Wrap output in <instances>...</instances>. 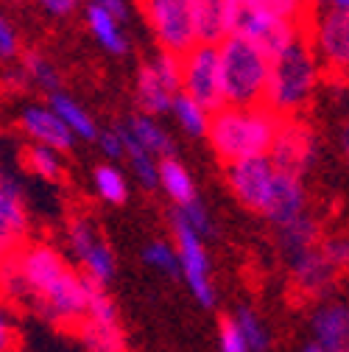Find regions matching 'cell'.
Returning <instances> with one entry per match:
<instances>
[{
	"mask_svg": "<svg viewBox=\"0 0 349 352\" xmlns=\"http://www.w3.org/2000/svg\"><path fill=\"white\" fill-rule=\"evenodd\" d=\"M274 165L269 162V157H251V160H240L227 165V185L232 190V196L238 199L240 207L251 210V212H263L271 185H274Z\"/></svg>",
	"mask_w": 349,
	"mask_h": 352,
	"instance_id": "obj_13",
	"label": "cell"
},
{
	"mask_svg": "<svg viewBox=\"0 0 349 352\" xmlns=\"http://www.w3.org/2000/svg\"><path fill=\"white\" fill-rule=\"evenodd\" d=\"M232 322H235V327L240 330V336H243L249 352H269V349H271V333H269L266 322L260 319L257 311H251V307L243 305V307H238V311H235Z\"/></svg>",
	"mask_w": 349,
	"mask_h": 352,
	"instance_id": "obj_29",
	"label": "cell"
},
{
	"mask_svg": "<svg viewBox=\"0 0 349 352\" xmlns=\"http://www.w3.org/2000/svg\"><path fill=\"white\" fill-rule=\"evenodd\" d=\"M23 76H25V84H34L39 90H45L48 96L62 90L59 87V70L56 65L39 51H25L23 54V65H20Z\"/></svg>",
	"mask_w": 349,
	"mask_h": 352,
	"instance_id": "obj_27",
	"label": "cell"
},
{
	"mask_svg": "<svg viewBox=\"0 0 349 352\" xmlns=\"http://www.w3.org/2000/svg\"><path fill=\"white\" fill-rule=\"evenodd\" d=\"M31 215L23 196V188L14 176L0 173V257L17 252L28 243Z\"/></svg>",
	"mask_w": 349,
	"mask_h": 352,
	"instance_id": "obj_14",
	"label": "cell"
},
{
	"mask_svg": "<svg viewBox=\"0 0 349 352\" xmlns=\"http://www.w3.org/2000/svg\"><path fill=\"white\" fill-rule=\"evenodd\" d=\"M240 6L274 14L299 28H308V23L313 20V0H240Z\"/></svg>",
	"mask_w": 349,
	"mask_h": 352,
	"instance_id": "obj_25",
	"label": "cell"
},
{
	"mask_svg": "<svg viewBox=\"0 0 349 352\" xmlns=\"http://www.w3.org/2000/svg\"><path fill=\"white\" fill-rule=\"evenodd\" d=\"M277 126H280V118L263 104L221 107L210 115V126L204 138L210 140L218 160L224 165H232L251 157H266Z\"/></svg>",
	"mask_w": 349,
	"mask_h": 352,
	"instance_id": "obj_1",
	"label": "cell"
},
{
	"mask_svg": "<svg viewBox=\"0 0 349 352\" xmlns=\"http://www.w3.org/2000/svg\"><path fill=\"white\" fill-rule=\"evenodd\" d=\"M93 188L95 193L109 201V204H123L126 196H128V182H126V176L123 170L115 165V162H106V165H98L93 170Z\"/></svg>",
	"mask_w": 349,
	"mask_h": 352,
	"instance_id": "obj_30",
	"label": "cell"
},
{
	"mask_svg": "<svg viewBox=\"0 0 349 352\" xmlns=\"http://www.w3.org/2000/svg\"><path fill=\"white\" fill-rule=\"evenodd\" d=\"M25 165L45 182H59L65 176V160L59 151L45 148V146H28L25 148Z\"/></svg>",
	"mask_w": 349,
	"mask_h": 352,
	"instance_id": "obj_31",
	"label": "cell"
},
{
	"mask_svg": "<svg viewBox=\"0 0 349 352\" xmlns=\"http://www.w3.org/2000/svg\"><path fill=\"white\" fill-rule=\"evenodd\" d=\"M277 243H280L285 260L299 254V252H304V249L319 246V221L311 212L296 218V221H291V224L277 230Z\"/></svg>",
	"mask_w": 349,
	"mask_h": 352,
	"instance_id": "obj_24",
	"label": "cell"
},
{
	"mask_svg": "<svg viewBox=\"0 0 349 352\" xmlns=\"http://www.w3.org/2000/svg\"><path fill=\"white\" fill-rule=\"evenodd\" d=\"M218 352H249L240 330L235 327L232 316H224L218 322Z\"/></svg>",
	"mask_w": 349,
	"mask_h": 352,
	"instance_id": "obj_34",
	"label": "cell"
},
{
	"mask_svg": "<svg viewBox=\"0 0 349 352\" xmlns=\"http://www.w3.org/2000/svg\"><path fill=\"white\" fill-rule=\"evenodd\" d=\"M311 341L322 352H349V311L344 299H324L311 314Z\"/></svg>",
	"mask_w": 349,
	"mask_h": 352,
	"instance_id": "obj_16",
	"label": "cell"
},
{
	"mask_svg": "<svg viewBox=\"0 0 349 352\" xmlns=\"http://www.w3.org/2000/svg\"><path fill=\"white\" fill-rule=\"evenodd\" d=\"M36 6L51 17H70L81 6V0H36Z\"/></svg>",
	"mask_w": 349,
	"mask_h": 352,
	"instance_id": "obj_39",
	"label": "cell"
},
{
	"mask_svg": "<svg viewBox=\"0 0 349 352\" xmlns=\"http://www.w3.org/2000/svg\"><path fill=\"white\" fill-rule=\"evenodd\" d=\"M123 131L132 138L135 146H140L146 154H151L154 160H165V157H177V148H173V138L170 131L159 123V118H151V115H132L126 120Z\"/></svg>",
	"mask_w": 349,
	"mask_h": 352,
	"instance_id": "obj_20",
	"label": "cell"
},
{
	"mask_svg": "<svg viewBox=\"0 0 349 352\" xmlns=\"http://www.w3.org/2000/svg\"><path fill=\"white\" fill-rule=\"evenodd\" d=\"M157 188H162L165 196L177 207H182V204L196 199L193 176H190V170L177 157H165V160L157 162Z\"/></svg>",
	"mask_w": 349,
	"mask_h": 352,
	"instance_id": "obj_23",
	"label": "cell"
},
{
	"mask_svg": "<svg viewBox=\"0 0 349 352\" xmlns=\"http://www.w3.org/2000/svg\"><path fill=\"white\" fill-rule=\"evenodd\" d=\"M302 352H322V349H319V346H316L313 341H308V344H304V346H302Z\"/></svg>",
	"mask_w": 349,
	"mask_h": 352,
	"instance_id": "obj_42",
	"label": "cell"
},
{
	"mask_svg": "<svg viewBox=\"0 0 349 352\" xmlns=\"http://www.w3.org/2000/svg\"><path fill=\"white\" fill-rule=\"evenodd\" d=\"M269 162L274 170L302 176L308 173L319 157V138L308 120L302 118H280L274 140L269 146Z\"/></svg>",
	"mask_w": 349,
	"mask_h": 352,
	"instance_id": "obj_10",
	"label": "cell"
},
{
	"mask_svg": "<svg viewBox=\"0 0 349 352\" xmlns=\"http://www.w3.org/2000/svg\"><path fill=\"white\" fill-rule=\"evenodd\" d=\"M308 28L311 36L304 39H308L322 70H333L344 76L349 67V12H335L324 6L316 14V20L308 23Z\"/></svg>",
	"mask_w": 349,
	"mask_h": 352,
	"instance_id": "obj_11",
	"label": "cell"
},
{
	"mask_svg": "<svg viewBox=\"0 0 349 352\" xmlns=\"http://www.w3.org/2000/svg\"><path fill=\"white\" fill-rule=\"evenodd\" d=\"M17 126L25 138L34 140V146H45L59 154L76 146V138L70 135L67 126L56 118V112L48 104H28L17 118Z\"/></svg>",
	"mask_w": 349,
	"mask_h": 352,
	"instance_id": "obj_18",
	"label": "cell"
},
{
	"mask_svg": "<svg viewBox=\"0 0 349 352\" xmlns=\"http://www.w3.org/2000/svg\"><path fill=\"white\" fill-rule=\"evenodd\" d=\"M179 81L182 93L201 104L207 112L227 107L221 87V62H218V45L196 42L190 51L179 56Z\"/></svg>",
	"mask_w": 349,
	"mask_h": 352,
	"instance_id": "obj_6",
	"label": "cell"
},
{
	"mask_svg": "<svg viewBox=\"0 0 349 352\" xmlns=\"http://www.w3.org/2000/svg\"><path fill=\"white\" fill-rule=\"evenodd\" d=\"M182 93L179 81V56L157 51L140 70L135 84V101L143 115L159 118L170 109V101Z\"/></svg>",
	"mask_w": 349,
	"mask_h": 352,
	"instance_id": "obj_9",
	"label": "cell"
},
{
	"mask_svg": "<svg viewBox=\"0 0 349 352\" xmlns=\"http://www.w3.org/2000/svg\"><path fill=\"white\" fill-rule=\"evenodd\" d=\"M87 6H95V9H104L109 12L112 17H117L120 23L128 17V0H81Z\"/></svg>",
	"mask_w": 349,
	"mask_h": 352,
	"instance_id": "obj_40",
	"label": "cell"
},
{
	"mask_svg": "<svg viewBox=\"0 0 349 352\" xmlns=\"http://www.w3.org/2000/svg\"><path fill=\"white\" fill-rule=\"evenodd\" d=\"M173 215H177L188 230H193L196 235H201V238L212 235V215H210V210L204 207V201L199 196L193 201L182 204V207H173Z\"/></svg>",
	"mask_w": 349,
	"mask_h": 352,
	"instance_id": "obj_33",
	"label": "cell"
},
{
	"mask_svg": "<svg viewBox=\"0 0 349 352\" xmlns=\"http://www.w3.org/2000/svg\"><path fill=\"white\" fill-rule=\"evenodd\" d=\"M20 56V36H17V28L12 25V20L0 12V59H14Z\"/></svg>",
	"mask_w": 349,
	"mask_h": 352,
	"instance_id": "obj_36",
	"label": "cell"
},
{
	"mask_svg": "<svg viewBox=\"0 0 349 352\" xmlns=\"http://www.w3.org/2000/svg\"><path fill=\"white\" fill-rule=\"evenodd\" d=\"M322 84V65L313 56L308 39H296L291 48L271 59L263 107L277 118H299Z\"/></svg>",
	"mask_w": 349,
	"mask_h": 352,
	"instance_id": "obj_2",
	"label": "cell"
},
{
	"mask_svg": "<svg viewBox=\"0 0 349 352\" xmlns=\"http://www.w3.org/2000/svg\"><path fill=\"white\" fill-rule=\"evenodd\" d=\"M120 138H123V160L128 162V168H132L135 173V182L143 188V190H157V162L151 154H146L140 146L132 143V138L123 131L120 126Z\"/></svg>",
	"mask_w": 349,
	"mask_h": 352,
	"instance_id": "obj_28",
	"label": "cell"
},
{
	"mask_svg": "<svg viewBox=\"0 0 349 352\" xmlns=\"http://www.w3.org/2000/svg\"><path fill=\"white\" fill-rule=\"evenodd\" d=\"M235 34L243 36L246 42L257 51H263L269 59L280 56L285 48H291L296 39L304 36V28L288 23V20H280L274 14H266V12H257V9H249V6H240V14H238V23H235Z\"/></svg>",
	"mask_w": 349,
	"mask_h": 352,
	"instance_id": "obj_12",
	"label": "cell"
},
{
	"mask_svg": "<svg viewBox=\"0 0 349 352\" xmlns=\"http://www.w3.org/2000/svg\"><path fill=\"white\" fill-rule=\"evenodd\" d=\"M240 14V0H193V31L196 42L221 45L235 34V23Z\"/></svg>",
	"mask_w": 349,
	"mask_h": 352,
	"instance_id": "obj_17",
	"label": "cell"
},
{
	"mask_svg": "<svg viewBox=\"0 0 349 352\" xmlns=\"http://www.w3.org/2000/svg\"><path fill=\"white\" fill-rule=\"evenodd\" d=\"M324 6L335 12H349V0H324Z\"/></svg>",
	"mask_w": 349,
	"mask_h": 352,
	"instance_id": "obj_41",
	"label": "cell"
},
{
	"mask_svg": "<svg viewBox=\"0 0 349 352\" xmlns=\"http://www.w3.org/2000/svg\"><path fill=\"white\" fill-rule=\"evenodd\" d=\"M319 249H322V254L333 263V266H335L338 272H344V269H346V260H349V243H346V238H344V235H338V238H327V241H319Z\"/></svg>",
	"mask_w": 349,
	"mask_h": 352,
	"instance_id": "obj_37",
	"label": "cell"
},
{
	"mask_svg": "<svg viewBox=\"0 0 349 352\" xmlns=\"http://www.w3.org/2000/svg\"><path fill=\"white\" fill-rule=\"evenodd\" d=\"M76 336L84 352H128L126 333L120 324V311L106 288L93 285L90 302H87V316L76 327Z\"/></svg>",
	"mask_w": 349,
	"mask_h": 352,
	"instance_id": "obj_8",
	"label": "cell"
},
{
	"mask_svg": "<svg viewBox=\"0 0 349 352\" xmlns=\"http://www.w3.org/2000/svg\"><path fill=\"white\" fill-rule=\"evenodd\" d=\"M0 352H17V319L3 302H0Z\"/></svg>",
	"mask_w": 349,
	"mask_h": 352,
	"instance_id": "obj_35",
	"label": "cell"
},
{
	"mask_svg": "<svg viewBox=\"0 0 349 352\" xmlns=\"http://www.w3.org/2000/svg\"><path fill=\"white\" fill-rule=\"evenodd\" d=\"M221 62V87L227 107H257L263 104L271 59L257 51L251 42L232 34L218 45Z\"/></svg>",
	"mask_w": 349,
	"mask_h": 352,
	"instance_id": "obj_3",
	"label": "cell"
},
{
	"mask_svg": "<svg viewBox=\"0 0 349 352\" xmlns=\"http://www.w3.org/2000/svg\"><path fill=\"white\" fill-rule=\"evenodd\" d=\"M65 238H67L70 254L78 263V272L90 283L106 288L117 274V260H115L112 246L98 232V224L90 215H73L67 221Z\"/></svg>",
	"mask_w": 349,
	"mask_h": 352,
	"instance_id": "obj_4",
	"label": "cell"
},
{
	"mask_svg": "<svg viewBox=\"0 0 349 352\" xmlns=\"http://www.w3.org/2000/svg\"><path fill=\"white\" fill-rule=\"evenodd\" d=\"M48 107L56 112V118L67 126V131L76 140H87V143L98 140V123L73 96H67L65 90H56L48 96Z\"/></svg>",
	"mask_w": 349,
	"mask_h": 352,
	"instance_id": "obj_21",
	"label": "cell"
},
{
	"mask_svg": "<svg viewBox=\"0 0 349 352\" xmlns=\"http://www.w3.org/2000/svg\"><path fill=\"white\" fill-rule=\"evenodd\" d=\"M288 272H291V283L293 288L302 294V296H311V299H319V296H327L335 283H338V269L333 263L322 254L319 246L313 249H304L293 257H288Z\"/></svg>",
	"mask_w": 349,
	"mask_h": 352,
	"instance_id": "obj_15",
	"label": "cell"
},
{
	"mask_svg": "<svg viewBox=\"0 0 349 352\" xmlns=\"http://www.w3.org/2000/svg\"><path fill=\"white\" fill-rule=\"evenodd\" d=\"M260 215H263L269 224H274L277 230L296 221L302 215H308V190L302 185V176H291V173L277 170L269 201Z\"/></svg>",
	"mask_w": 349,
	"mask_h": 352,
	"instance_id": "obj_19",
	"label": "cell"
},
{
	"mask_svg": "<svg viewBox=\"0 0 349 352\" xmlns=\"http://www.w3.org/2000/svg\"><path fill=\"white\" fill-rule=\"evenodd\" d=\"M143 260H146L148 269H154V272H159L165 277L179 280V260H177V249H173L170 241H151V243H146Z\"/></svg>",
	"mask_w": 349,
	"mask_h": 352,
	"instance_id": "obj_32",
	"label": "cell"
},
{
	"mask_svg": "<svg viewBox=\"0 0 349 352\" xmlns=\"http://www.w3.org/2000/svg\"><path fill=\"white\" fill-rule=\"evenodd\" d=\"M170 232H173L170 243L177 249V260H179V277L188 283V288L199 305L212 307L218 294H215V283H212V263H210L204 238L196 235L193 230H188L173 212H170Z\"/></svg>",
	"mask_w": 349,
	"mask_h": 352,
	"instance_id": "obj_7",
	"label": "cell"
},
{
	"mask_svg": "<svg viewBox=\"0 0 349 352\" xmlns=\"http://www.w3.org/2000/svg\"><path fill=\"white\" fill-rule=\"evenodd\" d=\"M84 23L106 54L123 56L128 51V36L123 31V23L117 17H112L109 12L95 9V6H84Z\"/></svg>",
	"mask_w": 349,
	"mask_h": 352,
	"instance_id": "obj_22",
	"label": "cell"
},
{
	"mask_svg": "<svg viewBox=\"0 0 349 352\" xmlns=\"http://www.w3.org/2000/svg\"><path fill=\"white\" fill-rule=\"evenodd\" d=\"M170 115H173V120L179 123V129L185 131L188 138H204L207 135V126H210V115L212 112H207L201 104H196L190 96H185V93H179L177 98L170 101V109H168Z\"/></svg>",
	"mask_w": 349,
	"mask_h": 352,
	"instance_id": "obj_26",
	"label": "cell"
},
{
	"mask_svg": "<svg viewBox=\"0 0 349 352\" xmlns=\"http://www.w3.org/2000/svg\"><path fill=\"white\" fill-rule=\"evenodd\" d=\"M104 151L106 160H123V138H120V126L109 129V131H98V140H95Z\"/></svg>",
	"mask_w": 349,
	"mask_h": 352,
	"instance_id": "obj_38",
	"label": "cell"
},
{
	"mask_svg": "<svg viewBox=\"0 0 349 352\" xmlns=\"http://www.w3.org/2000/svg\"><path fill=\"white\" fill-rule=\"evenodd\" d=\"M159 51L182 56L196 45L193 0H137Z\"/></svg>",
	"mask_w": 349,
	"mask_h": 352,
	"instance_id": "obj_5",
	"label": "cell"
}]
</instances>
